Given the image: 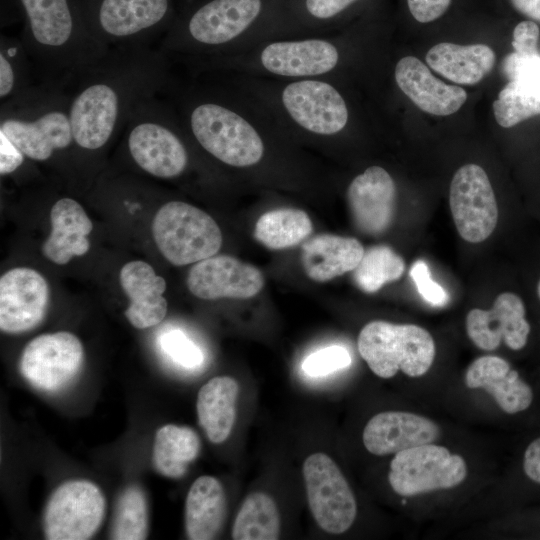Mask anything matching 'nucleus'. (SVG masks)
<instances>
[{"mask_svg": "<svg viewBox=\"0 0 540 540\" xmlns=\"http://www.w3.org/2000/svg\"><path fill=\"white\" fill-rule=\"evenodd\" d=\"M313 230L308 214L296 208H279L261 215L254 228L255 239L268 249L281 250L300 244Z\"/></svg>", "mask_w": 540, "mask_h": 540, "instance_id": "c85d7f7f", "label": "nucleus"}, {"mask_svg": "<svg viewBox=\"0 0 540 540\" xmlns=\"http://www.w3.org/2000/svg\"><path fill=\"white\" fill-rule=\"evenodd\" d=\"M512 5L524 15L540 21V0H510Z\"/></svg>", "mask_w": 540, "mask_h": 540, "instance_id": "37998d69", "label": "nucleus"}, {"mask_svg": "<svg viewBox=\"0 0 540 540\" xmlns=\"http://www.w3.org/2000/svg\"><path fill=\"white\" fill-rule=\"evenodd\" d=\"M536 293H537V296L540 300V278L538 279V282L536 284Z\"/></svg>", "mask_w": 540, "mask_h": 540, "instance_id": "c03bdc74", "label": "nucleus"}, {"mask_svg": "<svg viewBox=\"0 0 540 540\" xmlns=\"http://www.w3.org/2000/svg\"><path fill=\"white\" fill-rule=\"evenodd\" d=\"M83 360L84 349L78 337L60 331L32 339L22 351L19 369L35 388L55 392L76 377Z\"/></svg>", "mask_w": 540, "mask_h": 540, "instance_id": "f8f14e48", "label": "nucleus"}, {"mask_svg": "<svg viewBox=\"0 0 540 540\" xmlns=\"http://www.w3.org/2000/svg\"><path fill=\"white\" fill-rule=\"evenodd\" d=\"M120 283L130 300L124 314L132 326L146 329L162 322L168 306L163 296L166 282L150 264L141 260L126 263L120 271Z\"/></svg>", "mask_w": 540, "mask_h": 540, "instance_id": "aec40b11", "label": "nucleus"}, {"mask_svg": "<svg viewBox=\"0 0 540 540\" xmlns=\"http://www.w3.org/2000/svg\"><path fill=\"white\" fill-rule=\"evenodd\" d=\"M187 287L196 297L249 299L264 286V276L255 266L228 255L196 262L187 276Z\"/></svg>", "mask_w": 540, "mask_h": 540, "instance_id": "dca6fc26", "label": "nucleus"}, {"mask_svg": "<svg viewBox=\"0 0 540 540\" xmlns=\"http://www.w3.org/2000/svg\"><path fill=\"white\" fill-rule=\"evenodd\" d=\"M302 471L309 508L320 528L330 534L347 531L357 504L337 464L327 454L314 453L305 459Z\"/></svg>", "mask_w": 540, "mask_h": 540, "instance_id": "9b49d317", "label": "nucleus"}, {"mask_svg": "<svg viewBox=\"0 0 540 540\" xmlns=\"http://www.w3.org/2000/svg\"><path fill=\"white\" fill-rule=\"evenodd\" d=\"M502 69L510 81L517 79L540 80V55L511 53L505 57Z\"/></svg>", "mask_w": 540, "mask_h": 540, "instance_id": "4c0bfd02", "label": "nucleus"}, {"mask_svg": "<svg viewBox=\"0 0 540 540\" xmlns=\"http://www.w3.org/2000/svg\"><path fill=\"white\" fill-rule=\"evenodd\" d=\"M159 346L171 361L183 368L194 369L203 363L201 349L181 330L173 329L163 333L159 338Z\"/></svg>", "mask_w": 540, "mask_h": 540, "instance_id": "f704fd0d", "label": "nucleus"}, {"mask_svg": "<svg viewBox=\"0 0 540 540\" xmlns=\"http://www.w3.org/2000/svg\"><path fill=\"white\" fill-rule=\"evenodd\" d=\"M51 233L42 246L43 255L58 265L74 256L86 254L90 248L87 236L93 225L83 207L69 197L57 200L50 211Z\"/></svg>", "mask_w": 540, "mask_h": 540, "instance_id": "4be33fe9", "label": "nucleus"}, {"mask_svg": "<svg viewBox=\"0 0 540 540\" xmlns=\"http://www.w3.org/2000/svg\"><path fill=\"white\" fill-rule=\"evenodd\" d=\"M451 0H407L412 16L421 23H428L442 16Z\"/></svg>", "mask_w": 540, "mask_h": 540, "instance_id": "ea45409f", "label": "nucleus"}, {"mask_svg": "<svg viewBox=\"0 0 540 540\" xmlns=\"http://www.w3.org/2000/svg\"><path fill=\"white\" fill-rule=\"evenodd\" d=\"M497 123L504 127L516 124L540 114V80H511L493 102Z\"/></svg>", "mask_w": 540, "mask_h": 540, "instance_id": "7c9ffc66", "label": "nucleus"}, {"mask_svg": "<svg viewBox=\"0 0 540 540\" xmlns=\"http://www.w3.org/2000/svg\"><path fill=\"white\" fill-rule=\"evenodd\" d=\"M539 28L533 21L520 22L513 31L512 46L520 54H538Z\"/></svg>", "mask_w": 540, "mask_h": 540, "instance_id": "58836bf2", "label": "nucleus"}, {"mask_svg": "<svg viewBox=\"0 0 540 540\" xmlns=\"http://www.w3.org/2000/svg\"><path fill=\"white\" fill-rule=\"evenodd\" d=\"M24 154L3 134H0V174L2 176L15 172L25 160Z\"/></svg>", "mask_w": 540, "mask_h": 540, "instance_id": "a19ab883", "label": "nucleus"}, {"mask_svg": "<svg viewBox=\"0 0 540 540\" xmlns=\"http://www.w3.org/2000/svg\"><path fill=\"white\" fill-rule=\"evenodd\" d=\"M364 252L356 238L319 234L302 245L300 258L304 272L311 280L327 282L353 271Z\"/></svg>", "mask_w": 540, "mask_h": 540, "instance_id": "5701e85b", "label": "nucleus"}, {"mask_svg": "<svg viewBox=\"0 0 540 540\" xmlns=\"http://www.w3.org/2000/svg\"><path fill=\"white\" fill-rule=\"evenodd\" d=\"M466 331L470 340L482 350H494L502 341L514 351L523 349L531 331L524 301L513 292L499 294L491 309L468 312Z\"/></svg>", "mask_w": 540, "mask_h": 540, "instance_id": "2eb2a0df", "label": "nucleus"}, {"mask_svg": "<svg viewBox=\"0 0 540 540\" xmlns=\"http://www.w3.org/2000/svg\"><path fill=\"white\" fill-rule=\"evenodd\" d=\"M22 14L20 39L41 80L69 85L109 50L94 35L84 0H15Z\"/></svg>", "mask_w": 540, "mask_h": 540, "instance_id": "7ed1b4c3", "label": "nucleus"}, {"mask_svg": "<svg viewBox=\"0 0 540 540\" xmlns=\"http://www.w3.org/2000/svg\"><path fill=\"white\" fill-rule=\"evenodd\" d=\"M238 394L239 385L229 376L214 377L200 388L196 401L198 421L212 443H222L231 434Z\"/></svg>", "mask_w": 540, "mask_h": 540, "instance_id": "bb28decb", "label": "nucleus"}, {"mask_svg": "<svg viewBox=\"0 0 540 540\" xmlns=\"http://www.w3.org/2000/svg\"><path fill=\"white\" fill-rule=\"evenodd\" d=\"M404 271L405 262L400 255L387 245H376L364 252L352 278L357 288L371 294L400 279Z\"/></svg>", "mask_w": 540, "mask_h": 540, "instance_id": "2f4dec72", "label": "nucleus"}, {"mask_svg": "<svg viewBox=\"0 0 540 540\" xmlns=\"http://www.w3.org/2000/svg\"><path fill=\"white\" fill-rule=\"evenodd\" d=\"M49 302V286L36 270L13 268L0 278V329L17 334L42 322Z\"/></svg>", "mask_w": 540, "mask_h": 540, "instance_id": "4468645a", "label": "nucleus"}, {"mask_svg": "<svg viewBox=\"0 0 540 540\" xmlns=\"http://www.w3.org/2000/svg\"><path fill=\"white\" fill-rule=\"evenodd\" d=\"M397 189L389 172L372 165L355 176L347 188V202L355 226L370 236L383 234L392 224Z\"/></svg>", "mask_w": 540, "mask_h": 540, "instance_id": "f3484780", "label": "nucleus"}, {"mask_svg": "<svg viewBox=\"0 0 540 540\" xmlns=\"http://www.w3.org/2000/svg\"><path fill=\"white\" fill-rule=\"evenodd\" d=\"M429 67L452 82L474 85L494 67V51L484 44L439 43L426 54Z\"/></svg>", "mask_w": 540, "mask_h": 540, "instance_id": "b1692460", "label": "nucleus"}, {"mask_svg": "<svg viewBox=\"0 0 540 540\" xmlns=\"http://www.w3.org/2000/svg\"><path fill=\"white\" fill-rule=\"evenodd\" d=\"M200 451L198 434L190 427L167 424L155 435L153 465L156 471L168 478L179 479L186 474L188 465Z\"/></svg>", "mask_w": 540, "mask_h": 540, "instance_id": "cd10ccee", "label": "nucleus"}, {"mask_svg": "<svg viewBox=\"0 0 540 540\" xmlns=\"http://www.w3.org/2000/svg\"><path fill=\"white\" fill-rule=\"evenodd\" d=\"M152 234L161 254L175 266L214 256L222 245V233L214 219L183 201H170L158 209Z\"/></svg>", "mask_w": 540, "mask_h": 540, "instance_id": "6e6552de", "label": "nucleus"}, {"mask_svg": "<svg viewBox=\"0 0 540 540\" xmlns=\"http://www.w3.org/2000/svg\"><path fill=\"white\" fill-rule=\"evenodd\" d=\"M69 103L67 85L40 80L1 102L0 134L36 162H48L56 154L77 150Z\"/></svg>", "mask_w": 540, "mask_h": 540, "instance_id": "20e7f679", "label": "nucleus"}, {"mask_svg": "<svg viewBox=\"0 0 540 540\" xmlns=\"http://www.w3.org/2000/svg\"><path fill=\"white\" fill-rule=\"evenodd\" d=\"M358 351L371 371L392 378L401 370L410 377L424 375L435 357L431 334L414 324L375 320L367 323L357 340Z\"/></svg>", "mask_w": 540, "mask_h": 540, "instance_id": "0eeeda50", "label": "nucleus"}, {"mask_svg": "<svg viewBox=\"0 0 540 540\" xmlns=\"http://www.w3.org/2000/svg\"><path fill=\"white\" fill-rule=\"evenodd\" d=\"M122 134L131 161L152 177L176 179L190 166L189 145L192 141L180 121L169 92L140 102Z\"/></svg>", "mask_w": 540, "mask_h": 540, "instance_id": "39448f33", "label": "nucleus"}, {"mask_svg": "<svg viewBox=\"0 0 540 540\" xmlns=\"http://www.w3.org/2000/svg\"><path fill=\"white\" fill-rule=\"evenodd\" d=\"M410 276L418 293L427 303L435 307H442L448 303V293L431 278L425 261L417 260L414 262L410 269Z\"/></svg>", "mask_w": 540, "mask_h": 540, "instance_id": "e433bc0d", "label": "nucleus"}, {"mask_svg": "<svg viewBox=\"0 0 540 540\" xmlns=\"http://www.w3.org/2000/svg\"><path fill=\"white\" fill-rule=\"evenodd\" d=\"M398 88L422 111L437 116L457 112L467 99L466 91L436 78L418 58L405 56L394 68Z\"/></svg>", "mask_w": 540, "mask_h": 540, "instance_id": "6ab92c4d", "label": "nucleus"}, {"mask_svg": "<svg viewBox=\"0 0 540 540\" xmlns=\"http://www.w3.org/2000/svg\"><path fill=\"white\" fill-rule=\"evenodd\" d=\"M465 383L468 388L486 390L508 414L526 410L533 401L531 387L498 356L487 355L474 360L466 371Z\"/></svg>", "mask_w": 540, "mask_h": 540, "instance_id": "412c9836", "label": "nucleus"}, {"mask_svg": "<svg viewBox=\"0 0 540 540\" xmlns=\"http://www.w3.org/2000/svg\"><path fill=\"white\" fill-rule=\"evenodd\" d=\"M286 0H185L159 50L185 66L228 56L272 37Z\"/></svg>", "mask_w": 540, "mask_h": 540, "instance_id": "f03ea898", "label": "nucleus"}, {"mask_svg": "<svg viewBox=\"0 0 540 540\" xmlns=\"http://www.w3.org/2000/svg\"><path fill=\"white\" fill-rule=\"evenodd\" d=\"M106 509L101 489L88 480H70L50 496L43 514L48 540H86L100 528Z\"/></svg>", "mask_w": 540, "mask_h": 540, "instance_id": "9d476101", "label": "nucleus"}, {"mask_svg": "<svg viewBox=\"0 0 540 540\" xmlns=\"http://www.w3.org/2000/svg\"><path fill=\"white\" fill-rule=\"evenodd\" d=\"M467 475L464 459L432 443L397 452L390 462L388 481L401 496H414L458 486Z\"/></svg>", "mask_w": 540, "mask_h": 540, "instance_id": "1a4fd4ad", "label": "nucleus"}, {"mask_svg": "<svg viewBox=\"0 0 540 540\" xmlns=\"http://www.w3.org/2000/svg\"><path fill=\"white\" fill-rule=\"evenodd\" d=\"M280 517L275 501L267 494L255 492L241 505L232 527L235 540H276Z\"/></svg>", "mask_w": 540, "mask_h": 540, "instance_id": "c756f323", "label": "nucleus"}, {"mask_svg": "<svg viewBox=\"0 0 540 540\" xmlns=\"http://www.w3.org/2000/svg\"><path fill=\"white\" fill-rule=\"evenodd\" d=\"M33 64L20 37H0V100L5 102L28 89L33 83Z\"/></svg>", "mask_w": 540, "mask_h": 540, "instance_id": "473e14b6", "label": "nucleus"}, {"mask_svg": "<svg viewBox=\"0 0 540 540\" xmlns=\"http://www.w3.org/2000/svg\"><path fill=\"white\" fill-rule=\"evenodd\" d=\"M185 0H84L89 25L106 48L151 45L165 35Z\"/></svg>", "mask_w": 540, "mask_h": 540, "instance_id": "423d86ee", "label": "nucleus"}, {"mask_svg": "<svg viewBox=\"0 0 540 540\" xmlns=\"http://www.w3.org/2000/svg\"><path fill=\"white\" fill-rule=\"evenodd\" d=\"M148 535V504L137 485L126 487L119 495L112 518L110 538L142 540Z\"/></svg>", "mask_w": 540, "mask_h": 540, "instance_id": "72a5a7b5", "label": "nucleus"}, {"mask_svg": "<svg viewBox=\"0 0 540 540\" xmlns=\"http://www.w3.org/2000/svg\"><path fill=\"white\" fill-rule=\"evenodd\" d=\"M226 515V495L220 481L201 476L191 485L185 501V530L191 540H210L219 534Z\"/></svg>", "mask_w": 540, "mask_h": 540, "instance_id": "393cba45", "label": "nucleus"}, {"mask_svg": "<svg viewBox=\"0 0 540 540\" xmlns=\"http://www.w3.org/2000/svg\"><path fill=\"white\" fill-rule=\"evenodd\" d=\"M439 435V426L424 416L386 411L374 415L367 422L362 438L367 451L382 456L433 443Z\"/></svg>", "mask_w": 540, "mask_h": 540, "instance_id": "a211bd4d", "label": "nucleus"}, {"mask_svg": "<svg viewBox=\"0 0 540 540\" xmlns=\"http://www.w3.org/2000/svg\"><path fill=\"white\" fill-rule=\"evenodd\" d=\"M351 361L346 348L333 345L307 356L302 363V370L311 377H322L347 368Z\"/></svg>", "mask_w": 540, "mask_h": 540, "instance_id": "c9c22d12", "label": "nucleus"}, {"mask_svg": "<svg viewBox=\"0 0 540 540\" xmlns=\"http://www.w3.org/2000/svg\"><path fill=\"white\" fill-rule=\"evenodd\" d=\"M359 1L286 0L281 20L272 37L334 32L339 22Z\"/></svg>", "mask_w": 540, "mask_h": 540, "instance_id": "a878e982", "label": "nucleus"}, {"mask_svg": "<svg viewBox=\"0 0 540 540\" xmlns=\"http://www.w3.org/2000/svg\"><path fill=\"white\" fill-rule=\"evenodd\" d=\"M449 203L454 224L465 241L480 243L492 234L498 221V206L481 166L466 164L455 172Z\"/></svg>", "mask_w": 540, "mask_h": 540, "instance_id": "ddd939ff", "label": "nucleus"}, {"mask_svg": "<svg viewBox=\"0 0 540 540\" xmlns=\"http://www.w3.org/2000/svg\"><path fill=\"white\" fill-rule=\"evenodd\" d=\"M173 61L151 45L111 47L68 85L77 150L98 153L121 134L136 106L178 83Z\"/></svg>", "mask_w": 540, "mask_h": 540, "instance_id": "f257e3e1", "label": "nucleus"}, {"mask_svg": "<svg viewBox=\"0 0 540 540\" xmlns=\"http://www.w3.org/2000/svg\"><path fill=\"white\" fill-rule=\"evenodd\" d=\"M523 469L532 481L540 484V437L532 441L526 448Z\"/></svg>", "mask_w": 540, "mask_h": 540, "instance_id": "79ce46f5", "label": "nucleus"}]
</instances>
